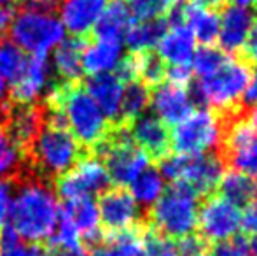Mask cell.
<instances>
[{
    "instance_id": "obj_1",
    "label": "cell",
    "mask_w": 257,
    "mask_h": 256,
    "mask_svg": "<svg viewBox=\"0 0 257 256\" xmlns=\"http://www.w3.org/2000/svg\"><path fill=\"white\" fill-rule=\"evenodd\" d=\"M7 181L16 190L14 202H11L9 225L20 239L46 246L56 228L60 212L53 185L39 178L28 167L21 168L20 174Z\"/></svg>"
},
{
    "instance_id": "obj_2",
    "label": "cell",
    "mask_w": 257,
    "mask_h": 256,
    "mask_svg": "<svg viewBox=\"0 0 257 256\" xmlns=\"http://www.w3.org/2000/svg\"><path fill=\"white\" fill-rule=\"evenodd\" d=\"M42 102L89 154L112 130V123L103 116L82 82L65 84L53 79Z\"/></svg>"
},
{
    "instance_id": "obj_3",
    "label": "cell",
    "mask_w": 257,
    "mask_h": 256,
    "mask_svg": "<svg viewBox=\"0 0 257 256\" xmlns=\"http://www.w3.org/2000/svg\"><path fill=\"white\" fill-rule=\"evenodd\" d=\"M88 154V151L46 107L44 127L25 156V163L39 178L53 185L58 178L67 174Z\"/></svg>"
},
{
    "instance_id": "obj_4",
    "label": "cell",
    "mask_w": 257,
    "mask_h": 256,
    "mask_svg": "<svg viewBox=\"0 0 257 256\" xmlns=\"http://www.w3.org/2000/svg\"><path fill=\"white\" fill-rule=\"evenodd\" d=\"M252 77V65L243 56H227V60L206 77H200L191 88L194 106L226 113L240 106V99Z\"/></svg>"
},
{
    "instance_id": "obj_5",
    "label": "cell",
    "mask_w": 257,
    "mask_h": 256,
    "mask_svg": "<svg viewBox=\"0 0 257 256\" xmlns=\"http://www.w3.org/2000/svg\"><path fill=\"white\" fill-rule=\"evenodd\" d=\"M200 197L194 190L182 183H173L149 211H146V223L168 239H182L193 233L198 223Z\"/></svg>"
},
{
    "instance_id": "obj_6",
    "label": "cell",
    "mask_w": 257,
    "mask_h": 256,
    "mask_svg": "<svg viewBox=\"0 0 257 256\" xmlns=\"http://www.w3.org/2000/svg\"><path fill=\"white\" fill-rule=\"evenodd\" d=\"M103 163L110 179V185L126 188L130 186L147 167L149 158L135 146L128 132V127L112 125V130L93 151Z\"/></svg>"
},
{
    "instance_id": "obj_7",
    "label": "cell",
    "mask_w": 257,
    "mask_h": 256,
    "mask_svg": "<svg viewBox=\"0 0 257 256\" xmlns=\"http://www.w3.org/2000/svg\"><path fill=\"white\" fill-rule=\"evenodd\" d=\"M158 165L163 179L189 186L200 198L215 192L224 176V163L215 153L196 154V156L168 154Z\"/></svg>"
},
{
    "instance_id": "obj_8",
    "label": "cell",
    "mask_w": 257,
    "mask_h": 256,
    "mask_svg": "<svg viewBox=\"0 0 257 256\" xmlns=\"http://www.w3.org/2000/svg\"><path fill=\"white\" fill-rule=\"evenodd\" d=\"M222 135V123L215 111L198 109L184 118L173 127L170 133V146L177 154H196L217 153Z\"/></svg>"
},
{
    "instance_id": "obj_9",
    "label": "cell",
    "mask_w": 257,
    "mask_h": 256,
    "mask_svg": "<svg viewBox=\"0 0 257 256\" xmlns=\"http://www.w3.org/2000/svg\"><path fill=\"white\" fill-rule=\"evenodd\" d=\"M14 44L32 55L48 53L53 46L63 41L65 28L53 14L21 11L13 20L9 28Z\"/></svg>"
},
{
    "instance_id": "obj_10",
    "label": "cell",
    "mask_w": 257,
    "mask_h": 256,
    "mask_svg": "<svg viewBox=\"0 0 257 256\" xmlns=\"http://www.w3.org/2000/svg\"><path fill=\"white\" fill-rule=\"evenodd\" d=\"M240 216L241 211L236 205L220 195H208L198 207V235L210 246L231 239L240 230Z\"/></svg>"
},
{
    "instance_id": "obj_11",
    "label": "cell",
    "mask_w": 257,
    "mask_h": 256,
    "mask_svg": "<svg viewBox=\"0 0 257 256\" xmlns=\"http://www.w3.org/2000/svg\"><path fill=\"white\" fill-rule=\"evenodd\" d=\"M53 188L58 197L68 202L75 198L91 197L95 193L100 195L110 188V179L102 161L95 154H88L67 174L58 178L53 183Z\"/></svg>"
},
{
    "instance_id": "obj_12",
    "label": "cell",
    "mask_w": 257,
    "mask_h": 256,
    "mask_svg": "<svg viewBox=\"0 0 257 256\" xmlns=\"http://www.w3.org/2000/svg\"><path fill=\"white\" fill-rule=\"evenodd\" d=\"M96 207L103 235L124 232L146 221V211H140L132 193L121 186H110L100 193Z\"/></svg>"
},
{
    "instance_id": "obj_13",
    "label": "cell",
    "mask_w": 257,
    "mask_h": 256,
    "mask_svg": "<svg viewBox=\"0 0 257 256\" xmlns=\"http://www.w3.org/2000/svg\"><path fill=\"white\" fill-rule=\"evenodd\" d=\"M255 14L254 11L245 9L238 6H227L224 4L220 7L219 14V44L226 55L241 56L243 48L247 44L248 34L254 25Z\"/></svg>"
},
{
    "instance_id": "obj_14",
    "label": "cell",
    "mask_w": 257,
    "mask_h": 256,
    "mask_svg": "<svg viewBox=\"0 0 257 256\" xmlns=\"http://www.w3.org/2000/svg\"><path fill=\"white\" fill-rule=\"evenodd\" d=\"M130 137L151 161H159L170 154V130L153 114H142L128 127Z\"/></svg>"
},
{
    "instance_id": "obj_15",
    "label": "cell",
    "mask_w": 257,
    "mask_h": 256,
    "mask_svg": "<svg viewBox=\"0 0 257 256\" xmlns=\"http://www.w3.org/2000/svg\"><path fill=\"white\" fill-rule=\"evenodd\" d=\"M151 106L156 113V118L161 120L166 127L179 125L196 107L189 90L170 84V82L159 84L154 90H151Z\"/></svg>"
},
{
    "instance_id": "obj_16",
    "label": "cell",
    "mask_w": 257,
    "mask_h": 256,
    "mask_svg": "<svg viewBox=\"0 0 257 256\" xmlns=\"http://www.w3.org/2000/svg\"><path fill=\"white\" fill-rule=\"evenodd\" d=\"M61 211L74 223L79 235H81V244L89 253L102 244L103 232L102 226H100L98 207H96V202L91 197H82L65 202L61 205Z\"/></svg>"
},
{
    "instance_id": "obj_17",
    "label": "cell",
    "mask_w": 257,
    "mask_h": 256,
    "mask_svg": "<svg viewBox=\"0 0 257 256\" xmlns=\"http://www.w3.org/2000/svg\"><path fill=\"white\" fill-rule=\"evenodd\" d=\"M53 79H49L48 53L32 55L23 77L13 84L7 93V100L14 104H34L49 88Z\"/></svg>"
},
{
    "instance_id": "obj_18",
    "label": "cell",
    "mask_w": 257,
    "mask_h": 256,
    "mask_svg": "<svg viewBox=\"0 0 257 256\" xmlns=\"http://www.w3.org/2000/svg\"><path fill=\"white\" fill-rule=\"evenodd\" d=\"M82 84H84L86 92L89 93V97L100 107L103 116L112 125H119L124 82L115 74H100V75H91Z\"/></svg>"
},
{
    "instance_id": "obj_19",
    "label": "cell",
    "mask_w": 257,
    "mask_h": 256,
    "mask_svg": "<svg viewBox=\"0 0 257 256\" xmlns=\"http://www.w3.org/2000/svg\"><path fill=\"white\" fill-rule=\"evenodd\" d=\"M107 0H63L61 2V20L63 27L74 37H91L95 25L98 23Z\"/></svg>"
},
{
    "instance_id": "obj_20",
    "label": "cell",
    "mask_w": 257,
    "mask_h": 256,
    "mask_svg": "<svg viewBox=\"0 0 257 256\" xmlns=\"http://www.w3.org/2000/svg\"><path fill=\"white\" fill-rule=\"evenodd\" d=\"M196 39L184 23L170 25L158 42V56L168 65H191L196 53Z\"/></svg>"
},
{
    "instance_id": "obj_21",
    "label": "cell",
    "mask_w": 257,
    "mask_h": 256,
    "mask_svg": "<svg viewBox=\"0 0 257 256\" xmlns=\"http://www.w3.org/2000/svg\"><path fill=\"white\" fill-rule=\"evenodd\" d=\"M122 41L89 37L82 53V70L89 75L108 74L122 58Z\"/></svg>"
},
{
    "instance_id": "obj_22",
    "label": "cell",
    "mask_w": 257,
    "mask_h": 256,
    "mask_svg": "<svg viewBox=\"0 0 257 256\" xmlns=\"http://www.w3.org/2000/svg\"><path fill=\"white\" fill-rule=\"evenodd\" d=\"M89 37H68L60 42L54 51V81L56 82H82V53Z\"/></svg>"
},
{
    "instance_id": "obj_23",
    "label": "cell",
    "mask_w": 257,
    "mask_h": 256,
    "mask_svg": "<svg viewBox=\"0 0 257 256\" xmlns=\"http://www.w3.org/2000/svg\"><path fill=\"white\" fill-rule=\"evenodd\" d=\"M182 23L193 32L194 39L203 46H212L219 35V13L210 7L191 2L182 6Z\"/></svg>"
},
{
    "instance_id": "obj_24",
    "label": "cell",
    "mask_w": 257,
    "mask_h": 256,
    "mask_svg": "<svg viewBox=\"0 0 257 256\" xmlns=\"http://www.w3.org/2000/svg\"><path fill=\"white\" fill-rule=\"evenodd\" d=\"M133 21L135 20H133L130 7L122 0H112L103 9L98 23L93 28L91 37L122 41V37L128 32V28L132 27Z\"/></svg>"
},
{
    "instance_id": "obj_25",
    "label": "cell",
    "mask_w": 257,
    "mask_h": 256,
    "mask_svg": "<svg viewBox=\"0 0 257 256\" xmlns=\"http://www.w3.org/2000/svg\"><path fill=\"white\" fill-rule=\"evenodd\" d=\"M144 230H146V221L124 232L103 235L102 244L91 251V256H144Z\"/></svg>"
},
{
    "instance_id": "obj_26",
    "label": "cell",
    "mask_w": 257,
    "mask_h": 256,
    "mask_svg": "<svg viewBox=\"0 0 257 256\" xmlns=\"http://www.w3.org/2000/svg\"><path fill=\"white\" fill-rule=\"evenodd\" d=\"M168 30V21L166 18L147 21H133L132 27L124 34L126 44L130 53H146L158 46L165 32Z\"/></svg>"
},
{
    "instance_id": "obj_27",
    "label": "cell",
    "mask_w": 257,
    "mask_h": 256,
    "mask_svg": "<svg viewBox=\"0 0 257 256\" xmlns=\"http://www.w3.org/2000/svg\"><path fill=\"white\" fill-rule=\"evenodd\" d=\"M255 183L252 178L240 172L229 170L222 176L219 183V195L222 198H226L227 202H231L233 205L240 207H248L252 204L255 197Z\"/></svg>"
},
{
    "instance_id": "obj_28",
    "label": "cell",
    "mask_w": 257,
    "mask_h": 256,
    "mask_svg": "<svg viewBox=\"0 0 257 256\" xmlns=\"http://www.w3.org/2000/svg\"><path fill=\"white\" fill-rule=\"evenodd\" d=\"M151 106V90L139 81L128 82L124 88L121 102V114H119V125L130 127L137 118L146 114V109Z\"/></svg>"
},
{
    "instance_id": "obj_29",
    "label": "cell",
    "mask_w": 257,
    "mask_h": 256,
    "mask_svg": "<svg viewBox=\"0 0 257 256\" xmlns=\"http://www.w3.org/2000/svg\"><path fill=\"white\" fill-rule=\"evenodd\" d=\"M28 60L30 56L27 55V51L18 48L13 41H7L6 37L0 41V77L6 79L11 86L23 77Z\"/></svg>"
},
{
    "instance_id": "obj_30",
    "label": "cell",
    "mask_w": 257,
    "mask_h": 256,
    "mask_svg": "<svg viewBox=\"0 0 257 256\" xmlns=\"http://www.w3.org/2000/svg\"><path fill=\"white\" fill-rule=\"evenodd\" d=\"M130 186H132L130 193L135 198L137 204L153 205L165 192V179L159 174L158 168L147 167Z\"/></svg>"
},
{
    "instance_id": "obj_31",
    "label": "cell",
    "mask_w": 257,
    "mask_h": 256,
    "mask_svg": "<svg viewBox=\"0 0 257 256\" xmlns=\"http://www.w3.org/2000/svg\"><path fill=\"white\" fill-rule=\"evenodd\" d=\"M137 62V81L146 84L149 90L163 84L166 77V65L156 53H133Z\"/></svg>"
},
{
    "instance_id": "obj_32",
    "label": "cell",
    "mask_w": 257,
    "mask_h": 256,
    "mask_svg": "<svg viewBox=\"0 0 257 256\" xmlns=\"http://www.w3.org/2000/svg\"><path fill=\"white\" fill-rule=\"evenodd\" d=\"M25 160L0 127V179H13L25 167Z\"/></svg>"
},
{
    "instance_id": "obj_33",
    "label": "cell",
    "mask_w": 257,
    "mask_h": 256,
    "mask_svg": "<svg viewBox=\"0 0 257 256\" xmlns=\"http://www.w3.org/2000/svg\"><path fill=\"white\" fill-rule=\"evenodd\" d=\"M227 56L220 48H213V46H201L193 56V72L198 77H206L213 70L220 67L227 60Z\"/></svg>"
},
{
    "instance_id": "obj_34",
    "label": "cell",
    "mask_w": 257,
    "mask_h": 256,
    "mask_svg": "<svg viewBox=\"0 0 257 256\" xmlns=\"http://www.w3.org/2000/svg\"><path fill=\"white\" fill-rule=\"evenodd\" d=\"M142 249L144 256H179L177 244L168 237L154 232L147 223L142 235Z\"/></svg>"
},
{
    "instance_id": "obj_35",
    "label": "cell",
    "mask_w": 257,
    "mask_h": 256,
    "mask_svg": "<svg viewBox=\"0 0 257 256\" xmlns=\"http://www.w3.org/2000/svg\"><path fill=\"white\" fill-rule=\"evenodd\" d=\"M130 2H132V7H130L132 16L137 21L165 18V14L170 9L165 0H130Z\"/></svg>"
},
{
    "instance_id": "obj_36",
    "label": "cell",
    "mask_w": 257,
    "mask_h": 256,
    "mask_svg": "<svg viewBox=\"0 0 257 256\" xmlns=\"http://www.w3.org/2000/svg\"><path fill=\"white\" fill-rule=\"evenodd\" d=\"M212 256H250L248 242L245 237H231L222 242H217L210 246Z\"/></svg>"
},
{
    "instance_id": "obj_37",
    "label": "cell",
    "mask_w": 257,
    "mask_h": 256,
    "mask_svg": "<svg viewBox=\"0 0 257 256\" xmlns=\"http://www.w3.org/2000/svg\"><path fill=\"white\" fill-rule=\"evenodd\" d=\"M210 249V244H206L200 235H189L179 239L177 251L179 256H206V251Z\"/></svg>"
},
{
    "instance_id": "obj_38",
    "label": "cell",
    "mask_w": 257,
    "mask_h": 256,
    "mask_svg": "<svg viewBox=\"0 0 257 256\" xmlns=\"http://www.w3.org/2000/svg\"><path fill=\"white\" fill-rule=\"evenodd\" d=\"M2 253L0 256H46V246L30 242H18L9 244V246H0Z\"/></svg>"
},
{
    "instance_id": "obj_39",
    "label": "cell",
    "mask_w": 257,
    "mask_h": 256,
    "mask_svg": "<svg viewBox=\"0 0 257 256\" xmlns=\"http://www.w3.org/2000/svg\"><path fill=\"white\" fill-rule=\"evenodd\" d=\"M191 77H193V67L191 65H170V67H166V79L170 81V84L187 88Z\"/></svg>"
},
{
    "instance_id": "obj_40",
    "label": "cell",
    "mask_w": 257,
    "mask_h": 256,
    "mask_svg": "<svg viewBox=\"0 0 257 256\" xmlns=\"http://www.w3.org/2000/svg\"><path fill=\"white\" fill-rule=\"evenodd\" d=\"M13 202V185L7 179H0V228L7 225Z\"/></svg>"
},
{
    "instance_id": "obj_41",
    "label": "cell",
    "mask_w": 257,
    "mask_h": 256,
    "mask_svg": "<svg viewBox=\"0 0 257 256\" xmlns=\"http://www.w3.org/2000/svg\"><path fill=\"white\" fill-rule=\"evenodd\" d=\"M63 0H18V6L21 11H35V13H46L53 14L60 7Z\"/></svg>"
},
{
    "instance_id": "obj_42",
    "label": "cell",
    "mask_w": 257,
    "mask_h": 256,
    "mask_svg": "<svg viewBox=\"0 0 257 256\" xmlns=\"http://www.w3.org/2000/svg\"><path fill=\"white\" fill-rule=\"evenodd\" d=\"M240 230L243 235H255L257 233V207L248 205L240 216Z\"/></svg>"
},
{
    "instance_id": "obj_43",
    "label": "cell",
    "mask_w": 257,
    "mask_h": 256,
    "mask_svg": "<svg viewBox=\"0 0 257 256\" xmlns=\"http://www.w3.org/2000/svg\"><path fill=\"white\" fill-rule=\"evenodd\" d=\"M240 107L245 111H250V109H254V107H257V72L252 74L250 81H248L247 88H245L243 95H241Z\"/></svg>"
},
{
    "instance_id": "obj_44",
    "label": "cell",
    "mask_w": 257,
    "mask_h": 256,
    "mask_svg": "<svg viewBox=\"0 0 257 256\" xmlns=\"http://www.w3.org/2000/svg\"><path fill=\"white\" fill-rule=\"evenodd\" d=\"M241 56L250 65H257V18L254 20V25H252V30L248 34L247 44H245Z\"/></svg>"
},
{
    "instance_id": "obj_45",
    "label": "cell",
    "mask_w": 257,
    "mask_h": 256,
    "mask_svg": "<svg viewBox=\"0 0 257 256\" xmlns=\"http://www.w3.org/2000/svg\"><path fill=\"white\" fill-rule=\"evenodd\" d=\"M46 256H91L84 246L81 247H46Z\"/></svg>"
},
{
    "instance_id": "obj_46",
    "label": "cell",
    "mask_w": 257,
    "mask_h": 256,
    "mask_svg": "<svg viewBox=\"0 0 257 256\" xmlns=\"http://www.w3.org/2000/svg\"><path fill=\"white\" fill-rule=\"evenodd\" d=\"M194 4H198V6H203V7H210V9H219V7H222L224 4H226V0H193Z\"/></svg>"
},
{
    "instance_id": "obj_47",
    "label": "cell",
    "mask_w": 257,
    "mask_h": 256,
    "mask_svg": "<svg viewBox=\"0 0 257 256\" xmlns=\"http://www.w3.org/2000/svg\"><path fill=\"white\" fill-rule=\"evenodd\" d=\"M231 2H233V6L245 7V9H250V7L257 9V0H231Z\"/></svg>"
},
{
    "instance_id": "obj_48",
    "label": "cell",
    "mask_w": 257,
    "mask_h": 256,
    "mask_svg": "<svg viewBox=\"0 0 257 256\" xmlns=\"http://www.w3.org/2000/svg\"><path fill=\"white\" fill-rule=\"evenodd\" d=\"M248 121H250V125L254 127V130L257 132V107H254V109H250L248 111Z\"/></svg>"
},
{
    "instance_id": "obj_49",
    "label": "cell",
    "mask_w": 257,
    "mask_h": 256,
    "mask_svg": "<svg viewBox=\"0 0 257 256\" xmlns=\"http://www.w3.org/2000/svg\"><path fill=\"white\" fill-rule=\"evenodd\" d=\"M7 99V90H6V82H4V79L0 77V107L4 106V102H6Z\"/></svg>"
},
{
    "instance_id": "obj_50",
    "label": "cell",
    "mask_w": 257,
    "mask_h": 256,
    "mask_svg": "<svg viewBox=\"0 0 257 256\" xmlns=\"http://www.w3.org/2000/svg\"><path fill=\"white\" fill-rule=\"evenodd\" d=\"M248 249H250V256H257V233L250 237V242H248Z\"/></svg>"
},
{
    "instance_id": "obj_51",
    "label": "cell",
    "mask_w": 257,
    "mask_h": 256,
    "mask_svg": "<svg viewBox=\"0 0 257 256\" xmlns=\"http://www.w3.org/2000/svg\"><path fill=\"white\" fill-rule=\"evenodd\" d=\"M165 2L168 7H175V6H182V2H186V0H165Z\"/></svg>"
},
{
    "instance_id": "obj_52",
    "label": "cell",
    "mask_w": 257,
    "mask_h": 256,
    "mask_svg": "<svg viewBox=\"0 0 257 256\" xmlns=\"http://www.w3.org/2000/svg\"><path fill=\"white\" fill-rule=\"evenodd\" d=\"M18 0H0V7L4 6H16Z\"/></svg>"
},
{
    "instance_id": "obj_53",
    "label": "cell",
    "mask_w": 257,
    "mask_h": 256,
    "mask_svg": "<svg viewBox=\"0 0 257 256\" xmlns=\"http://www.w3.org/2000/svg\"><path fill=\"white\" fill-rule=\"evenodd\" d=\"M255 200H257V186H255ZM255 207H257V205H255Z\"/></svg>"
}]
</instances>
